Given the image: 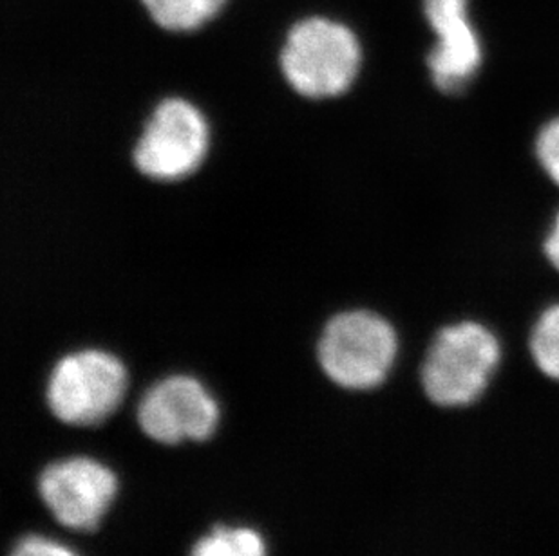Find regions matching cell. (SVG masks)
Returning a JSON list of instances; mask_svg holds the SVG:
<instances>
[{"label": "cell", "instance_id": "3957f363", "mask_svg": "<svg viewBox=\"0 0 559 556\" xmlns=\"http://www.w3.org/2000/svg\"><path fill=\"white\" fill-rule=\"evenodd\" d=\"M399 354V336L390 322L368 310L341 311L322 327L317 362L332 384L344 390H373L384 384Z\"/></svg>", "mask_w": 559, "mask_h": 556}, {"label": "cell", "instance_id": "30bf717a", "mask_svg": "<svg viewBox=\"0 0 559 556\" xmlns=\"http://www.w3.org/2000/svg\"><path fill=\"white\" fill-rule=\"evenodd\" d=\"M189 556H269L259 531L247 525H214L190 547Z\"/></svg>", "mask_w": 559, "mask_h": 556}, {"label": "cell", "instance_id": "6da1fadb", "mask_svg": "<svg viewBox=\"0 0 559 556\" xmlns=\"http://www.w3.org/2000/svg\"><path fill=\"white\" fill-rule=\"evenodd\" d=\"M362 38L335 16H301L292 22L277 48V68L286 85L308 100L343 96L359 78Z\"/></svg>", "mask_w": 559, "mask_h": 556}, {"label": "cell", "instance_id": "8992f818", "mask_svg": "<svg viewBox=\"0 0 559 556\" xmlns=\"http://www.w3.org/2000/svg\"><path fill=\"white\" fill-rule=\"evenodd\" d=\"M136 421L140 431L159 445L203 443L216 434L219 404L200 379L173 374L145 390Z\"/></svg>", "mask_w": 559, "mask_h": 556}, {"label": "cell", "instance_id": "52a82bcc", "mask_svg": "<svg viewBox=\"0 0 559 556\" xmlns=\"http://www.w3.org/2000/svg\"><path fill=\"white\" fill-rule=\"evenodd\" d=\"M44 506L63 528L93 531L117 499L118 478L91 457H66L44 468L38 478Z\"/></svg>", "mask_w": 559, "mask_h": 556}, {"label": "cell", "instance_id": "7c38bea8", "mask_svg": "<svg viewBox=\"0 0 559 556\" xmlns=\"http://www.w3.org/2000/svg\"><path fill=\"white\" fill-rule=\"evenodd\" d=\"M536 158L539 167L559 186V116L547 121L536 137Z\"/></svg>", "mask_w": 559, "mask_h": 556}, {"label": "cell", "instance_id": "7a4b0ae2", "mask_svg": "<svg viewBox=\"0 0 559 556\" xmlns=\"http://www.w3.org/2000/svg\"><path fill=\"white\" fill-rule=\"evenodd\" d=\"M501 363V343L480 322L442 327L424 358L420 379L431 403L460 409L476 403L489 389Z\"/></svg>", "mask_w": 559, "mask_h": 556}, {"label": "cell", "instance_id": "5bb4252c", "mask_svg": "<svg viewBox=\"0 0 559 556\" xmlns=\"http://www.w3.org/2000/svg\"><path fill=\"white\" fill-rule=\"evenodd\" d=\"M544 252L552 268L559 271V211L555 222L550 226L549 235L545 239Z\"/></svg>", "mask_w": 559, "mask_h": 556}, {"label": "cell", "instance_id": "8fae6325", "mask_svg": "<svg viewBox=\"0 0 559 556\" xmlns=\"http://www.w3.org/2000/svg\"><path fill=\"white\" fill-rule=\"evenodd\" d=\"M528 349L536 367L547 378L559 382V304L550 305L538 316Z\"/></svg>", "mask_w": 559, "mask_h": 556}, {"label": "cell", "instance_id": "5b68a950", "mask_svg": "<svg viewBox=\"0 0 559 556\" xmlns=\"http://www.w3.org/2000/svg\"><path fill=\"white\" fill-rule=\"evenodd\" d=\"M211 131L203 112L186 98L169 96L154 106L134 147L132 165L143 178L176 183L205 161Z\"/></svg>", "mask_w": 559, "mask_h": 556}, {"label": "cell", "instance_id": "277c9868", "mask_svg": "<svg viewBox=\"0 0 559 556\" xmlns=\"http://www.w3.org/2000/svg\"><path fill=\"white\" fill-rule=\"evenodd\" d=\"M127 384V368L117 354L79 349L55 363L46 384V403L63 425L96 426L117 412Z\"/></svg>", "mask_w": 559, "mask_h": 556}, {"label": "cell", "instance_id": "4fadbf2b", "mask_svg": "<svg viewBox=\"0 0 559 556\" xmlns=\"http://www.w3.org/2000/svg\"><path fill=\"white\" fill-rule=\"evenodd\" d=\"M10 556H79L71 547L43 535H27L16 542Z\"/></svg>", "mask_w": 559, "mask_h": 556}, {"label": "cell", "instance_id": "9c48e42d", "mask_svg": "<svg viewBox=\"0 0 559 556\" xmlns=\"http://www.w3.org/2000/svg\"><path fill=\"white\" fill-rule=\"evenodd\" d=\"M154 26L170 35H190L211 26L230 0H140Z\"/></svg>", "mask_w": 559, "mask_h": 556}, {"label": "cell", "instance_id": "ba28073f", "mask_svg": "<svg viewBox=\"0 0 559 556\" xmlns=\"http://www.w3.org/2000/svg\"><path fill=\"white\" fill-rule=\"evenodd\" d=\"M469 0H423L435 44L429 51V76L445 95L464 90L475 80L484 60L480 37L471 24Z\"/></svg>", "mask_w": 559, "mask_h": 556}]
</instances>
